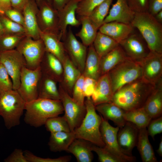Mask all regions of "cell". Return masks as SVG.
<instances>
[{
  "label": "cell",
  "instance_id": "obj_1",
  "mask_svg": "<svg viewBox=\"0 0 162 162\" xmlns=\"http://www.w3.org/2000/svg\"><path fill=\"white\" fill-rule=\"evenodd\" d=\"M155 85L141 78L124 85L115 92L111 102L125 111L141 108Z\"/></svg>",
  "mask_w": 162,
  "mask_h": 162
},
{
  "label": "cell",
  "instance_id": "obj_2",
  "mask_svg": "<svg viewBox=\"0 0 162 162\" xmlns=\"http://www.w3.org/2000/svg\"><path fill=\"white\" fill-rule=\"evenodd\" d=\"M25 110L24 122L35 128L44 125L48 119L64 112L60 100L39 98L26 102Z\"/></svg>",
  "mask_w": 162,
  "mask_h": 162
},
{
  "label": "cell",
  "instance_id": "obj_3",
  "mask_svg": "<svg viewBox=\"0 0 162 162\" xmlns=\"http://www.w3.org/2000/svg\"><path fill=\"white\" fill-rule=\"evenodd\" d=\"M143 37L150 51L162 54V24L148 12L135 13L131 23Z\"/></svg>",
  "mask_w": 162,
  "mask_h": 162
},
{
  "label": "cell",
  "instance_id": "obj_4",
  "mask_svg": "<svg viewBox=\"0 0 162 162\" xmlns=\"http://www.w3.org/2000/svg\"><path fill=\"white\" fill-rule=\"evenodd\" d=\"M84 104L86 109L85 117L79 126L74 131L76 138L88 141L93 144L104 147L100 131L102 116L96 112L91 98H86Z\"/></svg>",
  "mask_w": 162,
  "mask_h": 162
},
{
  "label": "cell",
  "instance_id": "obj_5",
  "mask_svg": "<svg viewBox=\"0 0 162 162\" xmlns=\"http://www.w3.org/2000/svg\"><path fill=\"white\" fill-rule=\"evenodd\" d=\"M26 102L16 90L0 94V116L8 129L19 125Z\"/></svg>",
  "mask_w": 162,
  "mask_h": 162
},
{
  "label": "cell",
  "instance_id": "obj_6",
  "mask_svg": "<svg viewBox=\"0 0 162 162\" xmlns=\"http://www.w3.org/2000/svg\"><path fill=\"white\" fill-rule=\"evenodd\" d=\"M114 94L124 85L142 77L140 62L128 57L108 73Z\"/></svg>",
  "mask_w": 162,
  "mask_h": 162
},
{
  "label": "cell",
  "instance_id": "obj_7",
  "mask_svg": "<svg viewBox=\"0 0 162 162\" xmlns=\"http://www.w3.org/2000/svg\"><path fill=\"white\" fill-rule=\"evenodd\" d=\"M16 49L24 57L26 67L30 69L39 67L46 52L42 40L34 39L26 36L20 41Z\"/></svg>",
  "mask_w": 162,
  "mask_h": 162
},
{
  "label": "cell",
  "instance_id": "obj_8",
  "mask_svg": "<svg viewBox=\"0 0 162 162\" xmlns=\"http://www.w3.org/2000/svg\"><path fill=\"white\" fill-rule=\"evenodd\" d=\"M61 101L64 109L63 116L68 122L71 131L81 124L86 113L85 105L76 102L59 84L58 87Z\"/></svg>",
  "mask_w": 162,
  "mask_h": 162
},
{
  "label": "cell",
  "instance_id": "obj_9",
  "mask_svg": "<svg viewBox=\"0 0 162 162\" xmlns=\"http://www.w3.org/2000/svg\"><path fill=\"white\" fill-rule=\"evenodd\" d=\"M42 74L40 66L33 70L26 67L22 69L20 84L16 90L26 102L38 98L39 84Z\"/></svg>",
  "mask_w": 162,
  "mask_h": 162
},
{
  "label": "cell",
  "instance_id": "obj_10",
  "mask_svg": "<svg viewBox=\"0 0 162 162\" xmlns=\"http://www.w3.org/2000/svg\"><path fill=\"white\" fill-rule=\"evenodd\" d=\"M0 63L10 76L12 82L13 89L19 87L21 73L26 67V62L22 55L16 49L1 52Z\"/></svg>",
  "mask_w": 162,
  "mask_h": 162
},
{
  "label": "cell",
  "instance_id": "obj_11",
  "mask_svg": "<svg viewBox=\"0 0 162 162\" xmlns=\"http://www.w3.org/2000/svg\"><path fill=\"white\" fill-rule=\"evenodd\" d=\"M119 129V127L118 126L115 127L111 126L108 121L102 116L100 129L102 138L105 144L104 147L120 160L122 162H134L136 160L134 156L125 155L120 149L117 140V135Z\"/></svg>",
  "mask_w": 162,
  "mask_h": 162
},
{
  "label": "cell",
  "instance_id": "obj_12",
  "mask_svg": "<svg viewBox=\"0 0 162 162\" xmlns=\"http://www.w3.org/2000/svg\"><path fill=\"white\" fill-rule=\"evenodd\" d=\"M62 39L67 55L82 74L87 55V47L77 40L70 28Z\"/></svg>",
  "mask_w": 162,
  "mask_h": 162
},
{
  "label": "cell",
  "instance_id": "obj_13",
  "mask_svg": "<svg viewBox=\"0 0 162 162\" xmlns=\"http://www.w3.org/2000/svg\"><path fill=\"white\" fill-rule=\"evenodd\" d=\"M38 5L39 9L37 19L40 30L60 34L59 11L52 4L45 0L41 1Z\"/></svg>",
  "mask_w": 162,
  "mask_h": 162
},
{
  "label": "cell",
  "instance_id": "obj_14",
  "mask_svg": "<svg viewBox=\"0 0 162 162\" xmlns=\"http://www.w3.org/2000/svg\"><path fill=\"white\" fill-rule=\"evenodd\" d=\"M134 32L119 44L128 57L140 62L148 56L150 50L141 35Z\"/></svg>",
  "mask_w": 162,
  "mask_h": 162
},
{
  "label": "cell",
  "instance_id": "obj_15",
  "mask_svg": "<svg viewBox=\"0 0 162 162\" xmlns=\"http://www.w3.org/2000/svg\"><path fill=\"white\" fill-rule=\"evenodd\" d=\"M140 62L143 79L154 85L162 79V54L150 51Z\"/></svg>",
  "mask_w": 162,
  "mask_h": 162
},
{
  "label": "cell",
  "instance_id": "obj_16",
  "mask_svg": "<svg viewBox=\"0 0 162 162\" xmlns=\"http://www.w3.org/2000/svg\"><path fill=\"white\" fill-rule=\"evenodd\" d=\"M139 129L133 123L126 122L119 128L117 135L118 144L121 151L126 155L133 156L132 152L136 146Z\"/></svg>",
  "mask_w": 162,
  "mask_h": 162
},
{
  "label": "cell",
  "instance_id": "obj_17",
  "mask_svg": "<svg viewBox=\"0 0 162 162\" xmlns=\"http://www.w3.org/2000/svg\"><path fill=\"white\" fill-rule=\"evenodd\" d=\"M38 7L34 0H29L22 11L24 18L23 27L26 35L34 39L40 38L41 30L37 19L39 10Z\"/></svg>",
  "mask_w": 162,
  "mask_h": 162
},
{
  "label": "cell",
  "instance_id": "obj_18",
  "mask_svg": "<svg viewBox=\"0 0 162 162\" xmlns=\"http://www.w3.org/2000/svg\"><path fill=\"white\" fill-rule=\"evenodd\" d=\"M81 0H71L59 11V30L61 39H63L67 32L68 25L77 27L81 24L76 16L78 5Z\"/></svg>",
  "mask_w": 162,
  "mask_h": 162
},
{
  "label": "cell",
  "instance_id": "obj_19",
  "mask_svg": "<svg viewBox=\"0 0 162 162\" xmlns=\"http://www.w3.org/2000/svg\"><path fill=\"white\" fill-rule=\"evenodd\" d=\"M135 14L129 6L127 0H116L109 10L103 24L114 21L130 24Z\"/></svg>",
  "mask_w": 162,
  "mask_h": 162
},
{
  "label": "cell",
  "instance_id": "obj_20",
  "mask_svg": "<svg viewBox=\"0 0 162 162\" xmlns=\"http://www.w3.org/2000/svg\"><path fill=\"white\" fill-rule=\"evenodd\" d=\"M114 94L108 73L103 74L97 81L94 92L91 97L95 106L110 102Z\"/></svg>",
  "mask_w": 162,
  "mask_h": 162
},
{
  "label": "cell",
  "instance_id": "obj_21",
  "mask_svg": "<svg viewBox=\"0 0 162 162\" xmlns=\"http://www.w3.org/2000/svg\"><path fill=\"white\" fill-rule=\"evenodd\" d=\"M40 38L44 43L46 51L55 56L62 63L67 54L60 34L41 30Z\"/></svg>",
  "mask_w": 162,
  "mask_h": 162
},
{
  "label": "cell",
  "instance_id": "obj_22",
  "mask_svg": "<svg viewBox=\"0 0 162 162\" xmlns=\"http://www.w3.org/2000/svg\"><path fill=\"white\" fill-rule=\"evenodd\" d=\"M98 30L119 44L134 32V28L131 24L114 21L103 24Z\"/></svg>",
  "mask_w": 162,
  "mask_h": 162
},
{
  "label": "cell",
  "instance_id": "obj_23",
  "mask_svg": "<svg viewBox=\"0 0 162 162\" xmlns=\"http://www.w3.org/2000/svg\"><path fill=\"white\" fill-rule=\"evenodd\" d=\"M42 74L52 78L58 82L63 76V65L59 60L52 54L46 51L40 66Z\"/></svg>",
  "mask_w": 162,
  "mask_h": 162
},
{
  "label": "cell",
  "instance_id": "obj_24",
  "mask_svg": "<svg viewBox=\"0 0 162 162\" xmlns=\"http://www.w3.org/2000/svg\"><path fill=\"white\" fill-rule=\"evenodd\" d=\"M152 119L162 113V79L157 83L142 107Z\"/></svg>",
  "mask_w": 162,
  "mask_h": 162
},
{
  "label": "cell",
  "instance_id": "obj_25",
  "mask_svg": "<svg viewBox=\"0 0 162 162\" xmlns=\"http://www.w3.org/2000/svg\"><path fill=\"white\" fill-rule=\"evenodd\" d=\"M62 64L63 75L62 80L59 84L71 96L74 85L82 74L73 64L68 55Z\"/></svg>",
  "mask_w": 162,
  "mask_h": 162
},
{
  "label": "cell",
  "instance_id": "obj_26",
  "mask_svg": "<svg viewBox=\"0 0 162 162\" xmlns=\"http://www.w3.org/2000/svg\"><path fill=\"white\" fill-rule=\"evenodd\" d=\"M95 108L104 119L112 121L119 128L127 122L123 116L125 111L112 102L98 105Z\"/></svg>",
  "mask_w": 162,
  "mask_h": 162
},
{
  "label": "cell",
  "instance_id": "obj_27",
  "mask_svg": "<svg viewBox=\"0 0 162 162\" xmlns=\"http://www.w3.org/2000/svg\"><path fill=\"white\" fill-rule=\"evenodd\" d=\"M92 144L84 140L76 138L66 152L73 154L78 162H91L93 159Z\"/></svg>",
  "mask_w": 162,
  "mask_h": 162
},
{
  "label": "cell",
  "instance_id": "obj_28",
  "mask_svg": "<svg viewBox=\"0 0 162 162\" xmlns=\"http://www.w3.org/2000/svg\"><path fill=\"white\" fill-rule=\"evenodd\" d=\"M128 57L121 46L118 45L101 57L100 70L101 76L108 73Z\"/></svg>",
  "mask_w": 162,
  "mask_h": 162
},
{
  "label": "cell",
  "instance_id": "obj_29",
  "mask_svg": "<svg viewBox=\"0 0 162 162\" xmlns=\"http://www.w3.org/2000/svg\"><path fill=\"white\" fill-rule=\"evenodd\" d=\"M75 139L74 131L51 133L48 143L49 149L53 152H66Z\"/></svg>",
  "mask_w": 162,
  "mask_h": 162
},
{
  "label": "cell",
  "instance_id": "obj_30",
  "mask_svg": "<svg viewBox=\"0 0 162 162\" xmlns=\"http://www.w3.org/2000/svg\"><path fill=\"white\" fill-rule=\"evenodd\" d=\"M84 70L82 74L84 77H89L97 81L101 76V58L95 51L93 44L88 46Z\"/></svg>",
  "mask_w": 162,
  "mask_h": 162
},
{
  "label": "cell",
  "instance_id": "obj_31",
  "mask_svg": "<svg viewBox=\"0 0 162 162\" xmlns=\"http://www.w3.org/2000/svg\"><path fill=\"white\" fill-rule=\"evenodd\" d=\"M146 128L139 129L136 146L143 162H157V158L149 142Z\"/></svg>",
  "mask_w": 162,
  "mask_h": 162
},
{
  "label": "cell",
  "instance_id": "obj_32",
  "mask_svg": "<svg viewBox=\"0 0 162 162\" xmlns=\"http://www.w3.org/2000/svg\"><path fill=\"white\" fill-rule=\"evenodd\" d=\"M57 82L50 77L42 74L39 84L38 98L60 100Z\"/></svg>",
  "mask_w": 162,
  "mask_h": 162
},
{
  "label": "cell",
  "instance_id": "obj_33",
  "mask_svg": "<svg viewBox=\"0 0 162 162\" xmlns=\"http://www.w3.org/2000/svg\"><path fill=\"white\" fill-rule=\"evenodd\" d=\"M79 16L78 20L82 25V28L76 35L81 39L83 44L88 47L93 44L98 29L92 22L88 16Z\"/></svg>",
  "mask_w": 162,
  "mask_h": 162
},
{
  "label": "cell",
  "instance_id": "obj_34",
  "mask_svg": "<svg viewBox=\"0 0 162 162\" xmlns=\"http://www.w3.org/2000/svg\"><path fill=\"white\" fill-rule=\"evenodd\" d=\"M119 44L109 36L98 32L93 43L96 52L101 58L118 46Z\"/></svg>",
  "mask_w": 162,
  "mask_h": 162
},
{
  "label": "cell",
  "instance_id": "obj_35",
  "mask_svg": "<svg viewBox=\"0 0 162 162\" xmlns=\"http://www.w3.org/2000/svg\"><path fill=\"white\" fill-rule=\"evenodd\" d=\"M123 116L127 122L133 123L139 129L146 128L152 120L143 107L129 111H125Z\"/></svg>",
  "mask_w": 162,
  "mask_h": 162
},
{
  "label": "cell",
  "instance_id": "obj_36",
  "mask_svg": "<svg viewBox=\"0 0 162 162\" xmlns=\"http://www.w3.org/2000/svg\"><path fill=\"white\" fill-rule=\"evenodd\" d=\"M113 0H105L95 7L88 16L92 22L99 29L107 15Z\"/></svg>",
  "mask_w": 162,
  "mask_h": 162
},
{
  "label": "cell",
  "instance_id": "obj_37",
  "mask_svg": "<svg viewBox=\"0 0 162 162\" xmlns=\"http://www.w3.org/2000/svg\"><path fill=\"white\" fill-rule=\"evenodd\" d=\"M26 36L25 33L4 34L0 38V52L11 50L16 48Z\"/></svg>",
  "mask_w": 162,
  "mask_h": 162
},
{
  "label": "cell",
  "instance_id": "obj_38",
  "mask_svg": "<svg viewBox=\"0 0 162 162\" xmlns=\"http://www.w3.org/2000/svg\"><path fill=\"white\" fill-rule=\"evenodd\" d=\"M44 125L46 130L50 133L71 131L69 124L63 116L50 118L46 121Z\"/></svg>",
  "mask_w": 162,
  "mask_h": 162
},
{
  "label": "cell",
  "instance_id": "obj_39",
  "mask_svg": "<svg viewBox=\"0 0 162 162\" xmlns=\"http://www.w3.org/2000/svg\"><path fill=\"white\" fill-rule=\"evenodd\" d=\"M0 20L5 34H26L23 26L11 20L4 15H0Z\"/></svg>",
  "mask_w": 162,
  "mask_h": 162
},
{
  "label": "cell",
  "instance_id": "obj_40",
  "mask_svg": "<svg viewBox=\"0 0 162 162\" xmlns=\"http://www.w3.org/2000/svg\"><path fill=\"white\" fill-rule=\"evenodd\" d=\"M105 0H81L78 4L76 13L79 16H88L93 10Z\"/></svg>",
  "mask_w": 162,
  "mask_h": 162
},
{
  "label": "cell",
  "instance_id": "obj_41",
  "mask_svg": "<svg viewBox=\"0 0 162 162\" xmlns=\"http://www.w3.org/2000/svg\"><path fill=\"white\" fill-rule=\"evenodd\" d=\"M25 155L28 162H68L71 157L70 155H65L56 158H44L37 156L28 151L24 152Z\"/></svg>",
  "mask_w": 162,
  "mask_h": 162
},
{
  "label": "cell",
  "instance_id": "obj_42",
  "mask_svg": "<svg viewBox=\"0 0 162 162\" xmlns=\"http://www.w3.org/2000/svg\"><path fill=\"white\" fill-rule=\"evenodd\" d=\"M92 151L96 153L100 162H122L121 160L106 150L104 147L92 144Z\"/></svg>",
  "mask_w": 162,
  "mask_h": 162
},
{
  "label": "cell",
  "instance_id": "obj_43",
  "mask_svg": "<svg viewBox=\"0 0 162 162\" xmlns=\"http://www.w3.org/2000/svg\"><path fill=\"white\" fill-rule=\"evenodd\" d=\"M84 76L82 74L73 87L71 97L79 104L85 105V97L84 95L83 84Z\"/></svg>",
  "mask_w": 162,
  "mask_h": 162
},
{
  "label": "cell",
  "instance_id": "obj_44",
  "mask_svg": "<svg viewBox=\"0 0 162 162\" xmlns=\"http://www.w3.org/2000/svg\"><path fill=\"white\" fill-rule=\"evenodd\" d=\"M13 89L12 80L3 65L0 64V94Z\"/></svg>",
  "mask_w": 162,
  "mask_h": 162
},
{
  "label": "cell",
  "instance_id": "obj_45",
  "mask_svg": "<svg viewBox=\"0 0 162 162\" xmlns=\"http://www.w3.org/2000/svg\"><path fill=\"white\" fill-rule=\"evenodd\" d=\"M147 127L148 135L154 139L156 135L162 132V116L151 120Z\"/></svg>",
  "mask_w": 162,
  "mask_h": 162
},
{
  "label": "cell",
  "instance_id": "obj_46",
  "mask_svg": "<svg viewBox=\"0 0 162 162\" xmlns=\"http://www.w3.org/2000/svg\"><path fill=\"white\" fill-rule=\"evenodd\" d=\"M130 8L135 13L147 12L149 0H127Z\"/></svg>",
  "mask_w": 162,
  "mask_h": 162
},
{
  "label": "cell",
  "instance_id": "obj_47",
  "mask_svg": "<svg viewBox=\"0 0 162 162\" xmlns=\"http://www.w3.org/2000/svg\"><path fill=\"white\" fill-rule=\"evenodd\" d=\"M97 81L89 77H85L83 90L85 98L91 97L94 90Z\"/></svg>",
  "mask_w": 162,
  "mask_h": 162
},
{
  "label": "cell",
  "instance_id": "obj_48",
  "mask_svg": "<svg viewBox=\"0 0 162 162\" xmlns=\"http://www.w3.org/2000/svg\"><path fill=\"white\" fill-rule=\"evenodd\" d=\"M5 162H28L24 152L19 148H16L4 160Z\"/></svg>",
  "mask_w": 162,
  "mask_h": 162
},
{
  "label": "cell",
  "instance_id": "obj_49",
  "mask_svg": "<svg viewBox=\"0 0 162 162\" xmlns=\"http://www.w3.org/2000/svg\"><path fill=\"white\" fill-rule=\"evenodd\" d=\"M4 15L11 20L24 26V18L23 15L21 12L14 8H11L7 11Z\"/></svg>",
  "mask_w": 162,
  "mask_h": 162
},
{
  "label": "cell",
  "instance_id": "obj_50",
  "mask_svg": "<svg viewBox=\"0 0 162 162\" xmlns=\"http://www.w3.org/2000/svg\"><path fill=\"white\" fill-rule=\"evenodd\" d=\"M162 10V0H149L147 12L154 16Z\"/></svg>",
  "mask_w": 162,
  "mask_h": 162
},
{
  "label": "cell",
  "instance_id": "obj_51",
  "mask_svg": "<svg viewBox=\"0 0 162 162\" xmlns=\"http://www.w3.org/2000/svg\"><path fill=\"white\" fill-rule=\"evenodd\" d=\"M12 7L19 11L23 10L29 0H10Z\"/></svg>",
  "mask_w": 162,
  "mask_h": 162
},
{
  "label": "cell",
  "instance_id": "obj_52",
  "mask_svg": "<svg viewBox=\"0 0 162 162\" xmlns=\"http://www.w3.org/2000/svg\"><path fill=\"white\" fill-rule=\"evenodd\" d=\"M12 8L10 0H0V15H4L7 11Z\"/></svg>",
  "mask_w": 162,
  "mask_h": 162
},
{
  "label": "cell",
  "instance_id": "obj_53",
  "mask_svg": "<svg viewBox=\"0 0 162 162\" xmlns=\"http://www.w3.org/2000/svg\"><path fill=\"white\" fill-rule=\"evenodd\" d=\"M71 0H52V4L58 11L62 8Z\"/></svg>",
  "mask_w": 162,
  "mask_h": 162
},
{
  "label": "cell",
  "instance_id": "obj_54",
  "mask_svg": "<svg viewBox=\"0 0 162 162\" xmlns=\"http://www.w3.org/2000/svg\"><path fill=\"white\" fill-rule=\"evenodd\" d=\"M154 17L158 21L162 24V10L157 13Z\"/></svg>",
  "mask_w": 162,
  "mask_h": 162
},
{
  "label": "cell",
  "instance_id": "obj_55",
  "mask_svg": "<svg viewBox=\"0 0 162 162\" xmlns=\"http://www.w3.org/2000/svg\"><path fill=\"white\" fill-rule=\"evenodd\" d=\"M157 152L158 154L160 157L162 156V139L159 144L158 148L157 150Z\"/></svg>",
  "mask_w": 162,
  "mask_h": 162
},
{
  "label": "cell",
  "instance_id": "obj_56",
  "mask_svg": "<svg viewBox=\"0 0 162 162\" xmlns=\"http://www.w3.org/2000/svg\"><path fill=\"white\" fill-rule=\"evenodd\" d=\"M5 34L4 29L0 20V38Z\"/></svg>",
  "mask_w": 162,
  "mask_h": 162
},
{
  "label": "cell",
  "instance_id": "obj_57",
  "mask_svg": "<svg viewBox=\"0 0 162 162\" xmlns=\"http://www.w3.org/2000/svg\"><path fill=\"white\" fill-rule=\"evenodd\" d=\"M36 2L37 4L38 5V4L42 1L43 0H45L46 1L52 3V0H34Z\"/></svg>",
  "mask_w": 162,
  "mask_h": 162
},
{
  "label": "cell",
  "instance_id": "obj_58",
  "mask_svg": "<svg viewBox=\"0 0 162 162\" xmlns=\"http://www.w3.org/2000/svg\"><path fill=\"white\" fill-rule=\"evenodd\" d=\"M0 56H1V52H0Z\"/></svg>",
  "mask_w": 162,
  "mask_h": 162
}]
</instances>
